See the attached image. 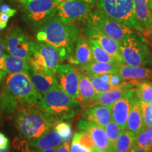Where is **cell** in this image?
<instances>
[{
    "label": "cell",
    "instance_id": "19",
    "mask_svg": "<svg viewBox=\"0 0 152 152\" xmlns=\"http://www.w3.org/2000/svg\"><path fill=\"white\" fill-rule=\"evenodd\" d=\"M28 75L33 87L42 95L52 89L59 87L54 74L39 73L31 68L28 72Z\"/></svg>",
    "mask_w": 152,
    "mask_h": 152
},
{
    "label": "cell",
    "instance_id": "7",
    "mask_svg": "<svg viewBox=\"0 0 152 152\" xmlns=\"http://www.w3.org/2000/svg\"><path fill=\"white\" fill-rule=\"evenodd\" d=\"M88 18L101 31L120 45L135 32L132 28L109 16L98 7L92 9Z\"/></svg>",
    "mask_w": 152,
    "mask_h": 152
},
{
    "label": "cell",
    "instance_id": "10",
    "mask_svg": "<svg viewBox=\"0 0 152 152\" xmlns=\"http://www.w3.org/2000/svg\"><path fill=\"white\" fill-rule=\"evenodd\" d=\"M30 42L28 36L18 26H13L6 34V51L9 54L30 61L31 57Z\"/></svg>",
    "mask_w": 152,
    "mask_h": 152
},
{
    "label": "cell",
    "instance_id": "36",
    "mask_svg": "<svg viewBox=\"0 0 152 152\" xmlns=\"http://www.w3.org/2000/svg\"><path fill=\"white\" fill-rule=\"evenodd\" d=\"M88 77L90 81L92 82L97 95L104 94L111 89V87L109 83H105L104 80H102L99 75H90Z\"/></svg>",
    "mask_w": 152,
    "mask_h": 152
},
{
    "label": "cell",
    "instance_id": "9",
    "mask_svg": "<svg viewBox=\"0 0 152 152\" xmlns=\"http://www.w3.org/2000/svg\"><path fill=\"white\" fill-rule=\"evenodd\" d=\"M82 30L87 39L96 42L102 48L113 57L116 62H123L121 53V45L102 32L89 18L82 21Z\"/></svg>",
    "mask_w": 152,
    "mask_h": 152
},
{
    "label": "cell",
    "instance_id": "13",
    "mask_svg": "<svg viewBox=\"0 0 152 152\" xmlns=\"http://www.w3.org/2000/svg\"><path fill=\"white\" fill-rule=\"evenodd\" d=\"M134 97V88L128 91L122 98L110 106L112 120L115 121L122 130L126 128V123Z\"/></svg>",
    "mask_w": 152,
    "mask_h": 152
},
{
    "label": "cell",
    "instance_id": "27",
    "mask_svg": "<svg viewBox=\"0 0 152 152\" xmlns=\"http://www.w3.org/2000/svg\"><path fill=\"white\" fill-rule=\"evenodd\" d=\"M135 134L131 131H121L113 149V152H130L134 146Z\"/></svg>",
    "mask_w": 152,
    "mask_h": 152
},
{
    "label": "cell",
    "instance_id": "52",
    "mask_svg": "<svg viewBox=\"0 0 152 152\" xmlns=\"http://www.w3.org/2000/svg\"><path fill=\"white\" fill-rule=\"evenodd\" d=\"M55 1H56L58 4L61 3V2H63V1H66V0H55Z\"/></svg>",
    "mask_w": 152,
    "mask_h": 152
},
{
    "label": "cell",
    "instance_id": "38",
    "mask_svg": "<svg viewBox=\"0 0 152 152\" xmlns=\"http://www.w3.org/2000/svg\"><path fill=\"white\" fill-rule=\"evenodd\" d=\"M70 151L71 152H92V151L88 149L84 146L79 143L76 140L72 139L71 146H70Z\"/></svg>",
    "mask_w": 152,
    "mask_h": 152
},
{
    "label": "cell",
    "instance_id": "54",
    "mask_svg": "<svg viewBox=\"0 0 152 152\" xmlns=\"http://www.w3.org/2000/svg\"><path fill=\"white\" fill-rule=\"evenodd\" d=\"M149 152H152V149H151V150H150V151Z\"/></svg>",
    "mask_w": 152,
    "mask_h": 152
},
{
    "label": "cell",
    "instance_id": "20",
    "mask_svg": "<svg viewBox=\"0 0 152 152\" xmlns=\"http://www.w3.org/2000/svg\"><path fill=\"white\" fill-rule=\"evenodd\" d=\"M83 118L92 121L104 128L112 120L110 106L96 105L87 108L83 113Z\"/></svg>",
    "mask_w": 152,
    "mask_h": 152
},
{
    "label": "cell",
    "instance_id": "31",
    "mask_svg": "<svg viewBox=\"0 0 152 152\" xmlns=\"http://www.w3.org/2000/svg\"><path fill=\"white\" fill-rule=\"evenodd\" d=\"M104 130L106 131V135H107L110 145H111V148L112 151H113L114 144H115V142H116L117 139L119 137L122 130L120 128L119 125L115 121H112V120L108 123L105 128H104Z\"/></svg>",
    "mask_w": 152,
    "mask_h": 152
},
{
    "label": "cell",
    "instance_id": "35",
    "mask_svg": "<svg viewBox=\"0 0 152 152\" xmlns=\"http://www.w3.org/2000/svg\"><path fill=\"white\" fill-rule=\"evenodd\" d=\"M54 128L62 137L63 142H68L70 139L71 138L72 133H73L71 125L70 123L64 122V121H60L56 123Z\"/></svg>",
    "mask_w": 152,
    "mask_h": 152
},
{
    "label": "cell",
    "instance_id": "24",
    "mask_svg": "<svg viewBox=\"0 0 152 152\" xmlns=\"http://www.w3.org/2000/svg\"><path fill=\"white\" fill-rule=\"evenodd\" d=\"M63 142V139L55 130H51L37 139L30 140V147L39 149H56Z\"/></svg>",
    "mask_w": 152,
    "mask_h": 152
},
{
    "label": "cell",
    "instance_id": "6",
    "mask_svg": "<svg viewBox=\"0 0 152 152\" xmlns=\"http://www.w3.org/2000/svg\"><path fill=\"white\" fill-rule=\"evenodd\" d=\"M121 53L125 64L138 67L145 66L150 50L143 34L137 31L121 44Z\"/></svg>",
    "mask_w": 152,
    "mask_h": 152
},
{
    "label": "cell",
    "instance_id": "14",
    "mask_svg": "<svg viewBox=\"0 0 152 152\" xmlns=\"http://www.w3.org/2000/svg\"><path fill=\"white\" fill-rule=\"evenodd\" d=\"M117 20L136 31L145 34L146 31L137 20L132 0H115Z\"/></svg>",
    "mask_w": 152,
    "mask_h": 152
},
{
    "label": "cell",
    "instance_id": "45",
    "mask_svg": "<svg viewBox=\"0 0 152 152\" xmlns=\"http://www.w3.org/2000/svg\"><path fill=\"white\" fill-rule=\"evenodd\" d=\"M81 1H84V2L88 4L91 6H94L96 4V1L97 0H81Z\"/></svg>",
    "mask_w": 152,
    "mask_h": 152
},
{
    "label": "cell",
    "instance_id": "18",
    "mask_svg": "<svg viewBox=\"0 0 152 152\" xmlns=\"http://www.w3.org/2000/svg\"><path fill=\"white\" fill-rule=\"evenodd\" d=\"M97 97L96 90L89 77L80 72L78 96L76 101L83 108L92 107Z\"/></svg>",
    "mask_w": 152,
    "mask_h": 152
},
{
    "label": "cell",
    "instance_id": "11",
    "mask_svg": "<svg viewBox=\"0 0 152 152\" xmlns=\"http://www.w3.org/2000/svg\"><path fill=\"white\" fill-rule=\"evenodd\" d=\"M92 7L81 0H66L58 4L56 16L68 23L82 22L89 18Z\"/></svg>",
    "mask_w": 152,
    "mask_h": 152
},
{
    "label": "cell",
    "instance_id": "15",
    "mask_svg": "<svg viewBox=\"0 0 152 152\" xmlns=\"http://www.w3.org/2000/svg\"><path fill=\"white\" fill-rule=\"evenodd\" d=\"M118 73L125 83L135 87L145 81H150V70L147 66L132 67L125 63L117 62Z\"/></svg>",
    "mask_w": 152,
    "mask_h": 152
},
{
    "label": "cell",
    "instance_id": "4",
    "mask_svg": "<svg viewBox=\"0 0 152 152\" xmlns=\"http://www.w3.org/2000/svg\"><path fill=\"white\" fill-rule=\"evenodd\" d=\"M37 106L64 121L73 118L78 111L80 104L58 87L42 95Z\"/></svg>",
    "mask_w": 152,
    "mask_h": 152
},
{
    "label": "cell",
    "instance_id": "3",
    "mask_svg": "<svg viewBox=\"0 0 152 152\" xmlns=\"http://www.w3.org/2000/svg\"><path fill=\"white\" fill-rule=\"evenodd\" d=\"M36 107L20 110L16 117V127L19 134L28 140L38 138L60 122L56 115Z\"/></svg>",
    "mask_w": 152,
    "mask_h": 152
},
{
    "label": "cell",
    "instance_id": "16",
    "mask_svg": "<svg viewBox=\"0 0 152 152\" xmlns=\"http://www.w3.org/2000/svg\"><path fill=\"white\" fill-rule=\"evenodd\" d=\"M69 64L79 67L93 61L92 49L88 39L80 35L74 45L71 56L68 59Z\"/></svg>",
    "mask_w": 152,
    "mask_h": 152
},
{
    "label": "cell",
    "instance_id": "43",
    "mask_svg": "<svg viewBox=\"0 0 152 152\" xmlns=\"http://www.w3.org/2000/svg\"><path fill=\"white\" fill-rule=\"evenodd\" d=\"M28 152H56V149H30Z\"/></svg>",
    "mask_w": 152,
    "mask_h": 152
},
{
    "label": "cell",
    "instance_id": "40",
    "mask_svg": "<svg viewBox=\"0 0 152 152\" xmlns=\"http://www.w3.org/2000/svg\"><path fill=\"white\" fill-rule=\"evenodd\" d=\"M56 152H71L68 142H64L56 148Z\"/></svg>",
    "mask_w": 152,
    "mask_h": 152
},
{
    "label": "cell",
    "instance_id": "51",
    "mask_svg": "<svg viewBox=\"0 0 152 152\" xmlns=\"http://www.w3.org/2000/svg\"><path fill=\"white\" fill-rule=\"evenodd\" d=\"M149 3L150 9H151V11L152 12V0H149Z\"/></svg>",
    "mask_w": 152,
    "mask_h": 152
},
{
    "label": "cell",
    "instance_id": "44",
    "mask_svg": "<svg viewBox=\"0 0 152 152\" xmlns=\"http://www.w3.org/2000/svg\"><path fill=\"white\" fill-rule=\"evenodd\" d=\"M149 151H150V149H143V148H140V147L134 146L130 152H149Z\"/></svg>",
    "mask_w": 152,
    "mask_h": 152
},
{
    "label": "cell",
    "instance_id": "8",
    "mask_svg": "<svg viewBox=\"0 0 152 152\" xmlns=\"http://www.w3.org/2000/svg\"><path fill=\"white\" fill-rule=\"evenodd\" d=\"M22 7L28 22L33 28L39 29L56 16L58 3L55 0H30Z\"/></svg>",
    "mask_w": 152,
    "mask_h": 152
},
{
    "label": "cell",
    "instance_id": "21",
    "mask_svg": "<svg viewBox=\"0 0 152 152\" xmlns=\"http://www.w3.org/2000/svg\"><path fill=\"white\" fill-rule=\"evenodd\" d=\"M132 88H134V86L128 83H125L121 86L112 87L106 92L97 95V97L92 106L96 105L111 106L116 101L122 98Z\"/></svg>",
    "mask_w": 152,
    "mask_h": 152
},
{
    "label": "cell",
    "instance_id": "56",
    "mask_svg": "<svg viewBox=\"0 0 152 152\" xmlns=\"http://www.w3.org/2000/svg\"><path fill=\"white\" fill-rule=\"evenodd\" d=\"M151 128H152V126H151Z\"/></svg>",
    "mask_w": 152,
    "mask_h": 152
},
{
    "label": "cell",
    "instance_id": "39",
    "mask_svg": "<svg viewBox=\"0 0 152 152\" xmlns=\"http://www.w3.org/2000/svg\"><path fill=\"white\" fill-rule=\"evenodd\" d=\"M9 139L6 137L4 134L0 132V149H5L8 148Z\"/></svg>",
    "mask_w": 152,
    "mask_h": 152
},
{
    "label": "cell",
    "instance_id": "46",
    "mask_svg": "<svg viewBox=\"0 0 152 152\" xmlns=\"http://www.w3.org/2000/svg\"><path fill=\"white\" fill-rule=\"evenodd\" d=\"M12 1H14V2L20 4L22 5L23 4H26V2H28V1H30V0H12Z\"/></svg>",
    "mask_w": 152,
    "mask_h": 152
},
{
    "label": "cell",
    "instance_id": "49",
    "mask_svg": "<svg viewBox=\"0 0 152 152\" xmlns=\"http://www.w3.org/2000/svg\"><path fill=\"white\" fill-rule=\"evenodd\" d=\"M149 109L150 113H151V115L152 116V102H151V103L149 104Z\"/></svg>",
    "mask_w": 152,
    "mask_h": 152
},
{
    "label": "cell",
    "instance_id": "37",
    "mask_svg": "<svg viewBox=\"0 0 152 152\" xmlns=\"http://www.w3.org/2000/svg\"><path fill=\"white\" fill-rule=\"evenodd\" d=\"M125 83H127L124 82V80L119 75V73H113L110 74V79H109V85L111 87H118L121 85H124Z\"/></svg>",
    "mask_w": 152,
    "mask_h": 152
},
{
    "label": "cell",
    "instance_id": "28",
    "mask_svg": "<svg viewBox=\"0 0 152 152\" xmlns=\"http://www.w3.org/2000/svg\"><path fill=\"white\" fill-rule=\"evenodd\" d=\"M88 40L90 44L92 58L94 61L107 63V64H113V63L116 62L113 57L106 52L105 49L100 47L96 42L90 39H88Z\"/></svg>",
    "mask_w": 152,
    "mask_h": 152
},
{
    "label": "cell",
    "instance_id": "33",
    "mask_svg": "<svg viewBox=\"0 0 152 152\" xmlns=\"http://www.w3.org/2000/svg\"><path fill=\"white\" fill-rule=\"evenodd\" d=\"M16 10L12 9L7 4L3 3L0 7V30H4L7 27L9 20L11 17L14 16Z\"/></svg>",
    "mask_w": 152,
    "mask_h": 152
},
{
    "label": "cell",
    "instance_id": "23",
    "mask_svg": "<svg viewBox=\"0 0 152 152\" xmlns=\"http://www.w3.org/2000/svg\"><path fill=\"white\" fill-rule=\"evenodd\" d=\"M136 19L146 33L152 26V12L149 7V0H132ZM145 33V34H146Z\"/></svg>",
    "mask_w": 152,
    "mask_h": 152
},
{
    "label": "cell",
    "instance_id": "42",
    "mask_svg": "<svg viewBox=\"0 0 152 152\" xmlns=\"http://www.w3.org/2000/svg\"><path fill=\"white\" fill-rule=\"evenodd\" d=\"M6 48H5V44L4 40H3L1 38H0V58L6 54Z\"/></svg>",
    "mask_w": 152,
    "mask_h": 152
},
{
    "label": "cell",
    "instance_id": "17",
    "mask_svg": "<svg viewBox=\"0 0 152 152\" xmlns=\"http://www.w3.org/2000/svg\"><path fill=\"white\" fill-rule=\"evenodd\" d=\"M77 129L85 131L92 137L96 149H108L113 151L104 128L92 121L83 119L80 120L77 123Z\"/></svg>",
    "mask_w": 152,
    "mask_h": 152
},
{
    "label": "cell",
    "instance_id": "5",
    "mask_svg": "<svg viewBox=\"0 0 152 152\" xmlns=\"http://www.w3.org/2000/svg\"><path fill=\"white\" fill-rule=\"evenodd\" d=\"M30 65L34 71L39 73L54 75L58 66L66 61L58 49L45 42L30 41Z\"/></svg>",
    "mask_w": 152,
    "mask_h": 152
},
{
    "label": "cell",
    "instance_id": "41",
    "mask_svg": "<svg viewBox=\"0 0 152 152\" xmlns=\"http://www.w3.org/2000/svg\"><path fill=\"white\" fill-rule=\"evenodd\" d=\"M146 66H147L150 70V80L152 83V52L150 51V54L148 57L147 63L145 64Z\"/></svg>",
    "mask_w": 152,
    "mask_h": 152
},
{
    "label": "cell",
    "instance_id": "25",
    "mask_svg": "<svg viewBox=\"0 0 152 152\" xmlns=\"http://www.w3.org/2000/svg\"><path fill=\"white\" fill-rule=\"evenodd\" d=\"M79 71L87 76L102 75L104 74L118 73V66L117 62L107 64L93 61L87 65L79 67Z\"/></svg>",
    "mask_w": 152,
    "mask_h": 152
},
{
    "label": "cell",
    "instance_id": "47",
    "mask_svg": "<svg viewBox=\"0 0 152 152\" xmlns=\"http://www.w3.org/2000/svg\"><path fill=\"white\" fill-rule=\"evenodd\" d=\"M95 152H113L108 149H96Z\"/></svg>",
    "mask_w": 152,
    "mask_h": 152
},
{
    "label": "cell",
    "instance_id": "2",
    "mask_svg": "<svg viewBox=\"0 0 152 152\" xmlns=\"http://www.w3.org/2000/svg\"><path fill=\"white\" fill-rule=\"evenodd\" d=\"M80 28L76 23H68L55 16L38 29L36 39L60 51L67 60L71 56Z\"/></svg>",
    "mask_w": 152,
    "mask_h": 152
},
{
    "label": "cell",
    "instance_id": "12",
    "mask_svg": "<svg viewBox=\"0 0 152 152\" xmlns=\"http://www.w3.org/2000/svg\"><path fill=\"white\" fill-rule=\"evenodd\" d=\"M54 75L60 88L75 100L77 99L80 80L79 68L73 67L71 64H61L57 68Z\"/></svg>",
    "mask_w": 152,
    "mask_h": 152
},
{
    "label": "cell",
    "instance_id": "34",
    "mask_svg": "<svg viewBox=\"0 0 152 152\" xmlns=\"http://www.w3.org/2000/svg\"><path fill=\"white\" fill-rule=\"evenodd\" d=\"M96 6L109 16L117 20L115 0H97Z\"/></svg>",
    "mask_w": 152,
    "mask_h": 152
},
{
    "label": "cell",
    "instance_id": "1",
    "mask_svg": "<svg viewBox=\"0 0 152 152\" xmlns=\"http://www.w3.org/2000/svg\"><path fill=\"white\" fill-rule=\"evenodd\" d=\"M0 84V106L9 112L37 106L42 96L33 87L28 73L9 74Z\"/></svg>",
    "mask_w": 152,
    "mask_h": 152
},
{
    "label": "cell",
    "instance_id": "50",
    "mask_svg": "<svg viewBox=\"0 0 152 152\" xmlns=\"http://www.w3.org/2000/svg\"><path fill=\"white\" fill-rule=\"evenodd\" d=\"M146 34H147L148 35H150V36H151V39H152V26H151V29H150V30H149V31H148L147 33H146Z\"/></svg>",
    "mask_w": 152,
    "mask_h": 152
},
{
    "label": "cell",
    "instance_id": "29",
    "mask_svg": "<svg viewBox=\"0 0 152 152\" xmlns=\"http://www.w3.org/2000/svg\"><path fill=\"white\" fill-rule=\"evenodd\" d=\"M134 95L140 102L150 104L152 102V83L145 81L134 87Z\"/></svg>",
    "mask_w": 152,
    "mask_h": 152
},
{
    "label": "cell",
    "instance_id": "22",
    "mask_svg": "<svg viewBox=\"0 0 152 152\" xmlns=\"http://www.w3.org/2000/svg\"><path fill=\"white\" fill-rule=\"evenodd\" d=\"M144 128L145 127L144 124L141 103L134 95L132 107L127 121L125 130L131 131L137 134L141 132Z\"/></svg>",
    "mask_w": 152,
    "mask_h": 152
},
{
    "label": "cell",
    "instance_id": "55",
    "mask_svg": "<svg viewBox=\"0 0 152 152\" xmlns=\"http://www.w3.org/2000/svg\"><path fill=\"white\" fill-rule=\"evenodd\" d=\"M92 152H95V151H92Z\"/></svg>",
    "mask_w": 152,
    "mask_h": 152
},
{
    "label": "cell",
    "instance_id": "32",
    "mask_svg": "<svg viewBox=\"0 0 152 152\" xmlns=\"http://www.w3.org/2000/svg\"><path fill=\"white\" fill-rule=\"evenodd\" d=\"M73 140H76L80 144L92 151H96V147H95L92 137L85 131L80 130L78 132H76L73 137Z\"/></svg>",
    "mask_w": 152,
    "mask_h": 152
},
{
    "label": "cell",
    "instance_id": "48",
    "mask_svg": "<svg viewBox=\"0 0 152 152\" xmlns=\"http://www.w3.org/2000/svg\"><path fill=\"white\" fill-rule=\"evenodd\" d=\"M0 152H11L9 148H5V149H0Z\"/></svg>",
    "mask_w": 152,
    "mask_h": 152
},
{
    "label": "cell",
    "instance_id": "53",
    "mask_svg": "<svg viewBox=\"0 0 152 152\" xmlns=\"http://www.w3.org/2000/svg\"><path fill=\"white\" fill-rule=\"evenodd\" d=\"M4 0H0V7H1V5L4 3Z\"/></svg>",
    "mask_w": 152,
    "mask_h": 152
},
{
    "label": "cell",
    "instance_id": "26",
    "mask_svg": "<svg viewBox=\"0 0 152 152\" xmlns=\"http://www.w3.org/2000/svg\"><path fill=\"white\" fill-rule=\"evenodd\" d=\"M3 66L4 71L7 75L20 73H28L32 68L29 61L7 54L3 57Z\"/></svg>",
    "mask_w": 152,
    "mask_h": 152
},
{
    "label": "cell",
    "instance_id": "30",
    "mask_svg": "<svg viewBox=\"0 0 152 152\" xmlns=\"http://www.w3.org/2000/svg\"><path fill=\"white\" fill-rule=\"evenodd\" d=\"M134 146L146 149H152V128L146 127L135 134Z\"/></svg>",
    "mask_w": 152,
    "mask_h": 152
}]
</instances>
